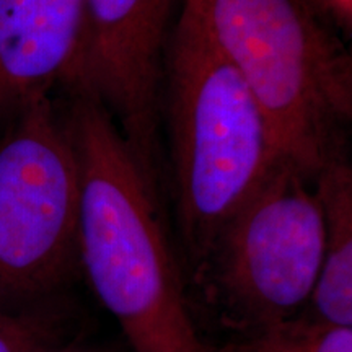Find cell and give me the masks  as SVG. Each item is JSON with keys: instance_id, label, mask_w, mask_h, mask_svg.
<instances>
[{"instance_id": "obj_7", "label": "cell", "mask_w": 352, "mask_h": 352, "mask_svg": "<svg viewBox=\"0 0 352 352\" xmlns=\"http://www.w3.org/2000/svg\"><path fill=\"white\" fill-rule=\"evenodd\" d=\"M85 39V0H0V109L76 85Z\"/></svg>"}, {"instance_id": "obj_10", "label": "cell", "mask_w": 352, "mask_h": 352, "mask_svg": "<svg viewBox=\"0 0 352 352\" xmlns=\"http://www.w3.org/2000/svg\"><path fill=\"white\" fill-rule=\"evenodd\" d=\"M69 341L59 315L38 305L0 308V352H54Z\"/></svg>"}, {"instance_id": "obj_5", "label": "cell", "mask_w": 352, "mask_h": 352, "mask_svg": "<svg viewBox=\"0 0 352 352\" xmlns=\"http://www.w3.org/2000/svg\"><path fill=\"white\" fill-rule=\"evenodd\" d=\"M12 113L0 138V308H26L80 272V171L51 95Z\"/></svg>"}, {"instance_id": "obj_2", "label": "cell", "mask_w": 352, "mask_h": 352, "mask_svg": "<svg viewBox=\"0 0 352 352\" xmlns=\"http://www.w3.org/2000/svg\"><path fill=\"white\" fill-rule=\"evenodd\" d=\"M164 113L176 222L197 271L220 230L284 155L245 78L179 10L166 44Z\"/></svg>"}, {"instance_id": "obj_11", "label": "cell", "mask_w": 352, "mask_h": 352, "mask_svg": "<svg viewBox=\"0 0 352 352\" xmlns=\"http://www.w3.org/2000/svg\"><path fill=\"white\" fill-rule=\"evenodd\" d=\"M329 19L338 25L344 34L351 33L352 26V0H318Z\"/></svg>"}, {"instance_id": "obj_1", "label": "cell", "mask_w": 352, "mask_h": 352, "mask_svg": "<svg viewBox=\"0 0 352 352\" xmlns=\"http://www.w3.org/2000/svg\"><path fill=\"white\" fill-rule=\"evenodd\" d=\"M60 109L80 171L78 263L134 352H217L201 340L166 232L155 173L80 88Z\"/></svg>"}, {"instance_id": "obj_3", "label": "cell", "mask_w": 352, "mask_h": 352, "mask_svg": "<svg viewBox=\"0 0 352 352\" xmlns=\"http://www.w3.org/2000/svg\"><path fill=\"white\" fill-rule=\"evenodd\" d=\"M240 72L285 158L318 175L347 157L352 57L318 0H179Z\"/></svg>"}, {"instance_id": "obj_4", "label": "cell", "mask_w": 352, "mask_h": 352, "mask_svg": "<svg viewBox=\"0 0 352 352\" xmlns=\"http://www.w3.org/2000/svg\"><path fill=\"white\" fill-rule=\"evenodd\" d=\"M324 241L315 178L284 157L220 230L196 277L223 318L250 336L305 311Z\"/></svg>"}, {"instance_id": "obj_9", "label": "cell", "mask_w": 352, "mask_h": 352, "mask_svg": "<svg viewBox=\"0 0 352 352\" xmlns=\"http://www.w3.org/2000/svg\"><path fill=\"white\" fill-rule=\"evenodd\" d=\"M227 352H352V328L333 327L307 315L250 334Z\"/></svg>"}, {"instance_id": "obj_12", "label": "cell", "mask_w": 352, "mask_h": 352, "mask_svg": "<svg viewBox=\"0 0 352 352\" xmlns=\"http://www.w3.org/2000/svg\"><path fill=\"white\" fill-rule=\"evenodd\" d=\"M54 352H109L98 344H91V342H85L82 340H70L65 342L64 346H60L59 349Z\"/></svg>"}, {"instance_id": "obj_6", "label": "cell", "mask_w": 352, "mask_h": 352, "mask_svg": "<svg viewBox=\"0 0 352 352\" xmlns=\"http://www.w3.org/2000/svg\"><path fill=\"white\" fill-rule=\"evenodd\" d=\"M85 50L70 88L98 100L155 173L166 44L179 0H85Z\"/></svg>"}, {"instance_id": "obj_8", "label": "cell", "mask_w": 352, "mask_h": 352, "mask_svg": "<svg viewBox=\"0 0 352 352\" xmlns=\"http://www.w3.org/2000/svg\"><path fill=\"white\" fill-rule=\"evenodd\" d=\"M324 214L323 264L310 302L308 318L352 328V166L349 157L328 164L315 176Z\"/></svg>"}, {"instance_id": "obj_13", "label": "cell", "mask_w": 352, "mask_h": 352, "mask_svg": "<svg viewBox=\"0 0 352 352\" xmlns=\"http://www.w3.org/2000/svg\"><path fill=\"white\" fill-rule=\"evenodd\" d=\"M217 352H227V349H223V351H217Z\"/></svg>"}]
</instances>
